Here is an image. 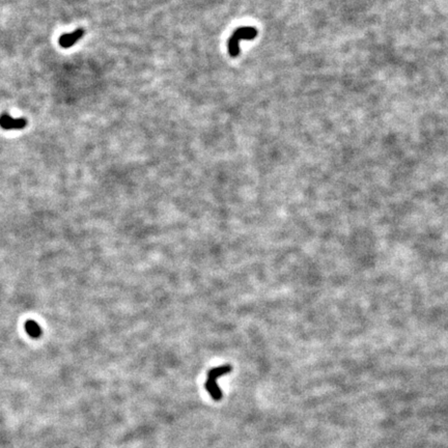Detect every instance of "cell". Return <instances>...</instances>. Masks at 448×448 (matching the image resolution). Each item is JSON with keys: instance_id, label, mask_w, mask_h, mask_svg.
I'll list each match as a JSON object with an SVG mask.
<instances>
[{"instance_id": "obj_3", "label": "cell", "mask_w": 448, "mask_h": 448, "mask_svg": "<svg viewBox=\"0 0 448 448\" xmlns=\"http://www.w3.org/2000/svg\"><path fill=\"white\" fill-rule=\"evenodd\" d=\"M26 125L27 121L25 119H13L6 113L0 116V127L4 130H21L24 129Z\"/></svg>"}, {"instance_id": "obj_5", "label": "cell", "mask_w": 448, "mask_h": 448, "mask_svg": "<svg viewBox=\"0 0 448 448\" xmlns=\"http://www.w3.org/2000/svg\"><path fill=\"white\" fill-rule=\"evenodd\" d=\"M24 329L26 333L33 338H40L43 334V329L36 321H34V319H28V321H26Z\"/></svg>"}, {"instance_id": "obj_1", "label": "cell", "mask_w": 448, "mask_h": 448, "mask_svg": "<svg viewBox=\"0 0 448 448\" xmlns=\"http://www.w3.org/2000/svg\"><path fill=\"white\" fill-rule=\"evenodd\" d=\"M258 37V30L254 27L245 26L237 29L228 40V52L231 57L240 55V43L241 41H251Z\"/></svg>"}, {"instance_id": "obj_2", "label": "cell", "mask_w": 448, "mask_h": 448, "mask_svg": "<svg viewBox=\"0 0 448 448\" xmlns=\"http://www.w3.org/2000/svg\"><path fill=\"white\" fill-rule=\"evenodd\" d=\"M231 366L229 364L222 365L216 368H213L208 373V379L206 382V389L210 393V396L214 401H220L222 398V392L217 384V380L224 376L227 375L228 372L231 371Z\"/></svg>"}, {"instance_id": "obj_4", "label": "cell", "mask_w": 448, "mask_h": 448, "mask_svg": "<svg viewBox=\"0 0 448 448\" xmlns=\"http://www.w3.org/2000/svg\"><path fill=\"white\" fill-rule=\"evenodd\" d=\"M85 35V30L84 29H76V30H74L72 31V33L70 34H65V35H62L60 38H59V45L62 47V48H65V49H68V48H71L73 47L75 44H76V43L82 39Z\"/></svg>"}]
</instances>
